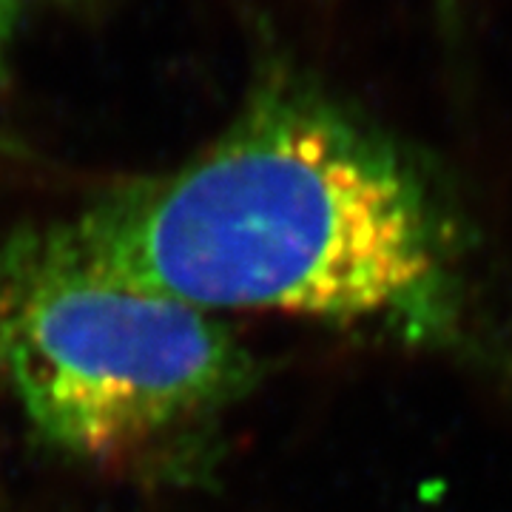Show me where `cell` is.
Here are the masks:
<instances>
[{
	"mask_svg": "<svg viewBox=\"0 0 512 512\" xmlns=\"http://www.w3.org/2000/svg\"><path fill=\"white\" fill-rule=\"evenodd\" d=\"M20 0H0V86L9 77V49L18 35Z\"/></svg>",
	"mask_w": 512,
	"mask_h": 512,
	"instance_id": "cell-3",
	"label": "cell"
},
{
	"mask_svg": "<svg viewBox=\"0 0 512 512\" xmlns=\"http://www.w3.org/2000/svg\"><path fill=\"white\" fill-rule=\"evenodd\" d=\"M251 362L211 313L97 282L0 291V379L35 430L77 458H123L197 427Z\"/></svg>",
	"mask_w": 512,
	"mask_h": 512,
	"instance_id": "cell-2",
	"label": "cell"
},
{
	"mask_svg": "<svg viewBox=\"0 0 512 512\" xmlns=\"http://www.w3.org/2000/svg\"><path fill=\"white\" fill-rule=\"evenodd\" d=\"M427 168L305 72L271 66L188 163L0 245V291L97 282L441 342L461 242Z\"/></svg>",
	"mask_w": 512,
	"mask_h": 512,
	"instance_id": "cell-1",
	"label": "cell"
}]
</instances>
